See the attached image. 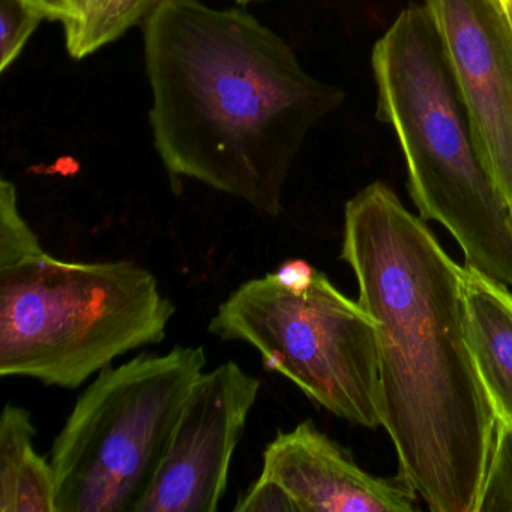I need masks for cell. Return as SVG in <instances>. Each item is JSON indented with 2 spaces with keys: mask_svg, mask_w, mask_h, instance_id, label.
<instances>
[{
  "mask_svg": "<svg viewBox=\"0 0 512 512\" xmlns=\"http://www.w3.org/2000/svg\"><path fill=\"white\" fill-rule=\"evenodd\" d=\"M341 259L377 326L382 427L434 512H476L497 413L464 322L463 266L374 182L344 209Z\"/></svg>",
  "mask_w": 512,
  "mask_h": 512,
  "instance_id": "6da1fadb",
  "label": "cell"
},
{
  "mask_svg": "<svg viewBox=\"0 0 512 512\" xmlns=\"http://www.w3.org/2000/svg\"><path fill=\"white\" fill-rule=\"evenodd\" d=\"M155 151L193 179L277 218L308 134L346 94L311 76L292 47L239 8L167 0L145 23Z\"/></svg>",
  "mask_w": 512,
  "mask_h": 512,
  "instance_id": "7a4b0ae2",
  "label": "cell"
},
{
  "mask_svg": "<svg viewBox=\"0 0 512 512\" xmlns=\"http://www.w3.org/2000/svg\"><path fill=\"white\" fill-rule=\"evenodd\" d=\"M377 119L391 125L424 221L442 224L469 268L512 287V212L488 167L442 37L425 5L398 14L371 53Z\"/></svg>",
  "mask_w": 512,
  "mask_h": 512,
  "instance_id": "3957f363",
  "label": "cell"
},
{
  "mask_svg": "<svg viewBox=\"0 0 512 512\" xmlns=\"http://www.w3.org/2000/svg\"><path fill=\"white\" fill-rule=\"evenodd\" d=\"M176 305L131 260L67 262L46 250L0 266V376L76 389L166 338Z\"/></svg>",
  "mask_w": 512,
  "mask_h": 512,
  "instance_id": "277c9868",
  "label": "cell"
},
{
  "mask_svg": "<svg viewBox=\"0 0 512 512\" xmlns=\"http://www.w3.org/2000/svg\"><path fill=\"white\" fill-rule=\"evenodd\" d=\"M206 362L203 347L175 346L100 371L50 449L56 512H137Z\"/></svg>",
  "mask_w": 512,
  "mask_h": 512,
  "instance_id": "5b68a950",
  "label": "cell"
},
{
  "mask_svg": "<svg viewBox=\"0 0 512 512\" xmlns=\"http://www.w3.org/2000/svg\"><path fill=\"white\" fill-rule=\"evenodd\" d=\"M208 331L254 347L266 370L338 418L382 425L376 322L323 272L304 292L287 290L274 272L241 284L218 307Z\"/></svg>",
  "mask_w": 512,
  "mask_h": 512,
  "instance_id": "8992f818",
  "label": "cell"
},
{
  "mask_svg": "<svg viewBox=\"0 0 512 512\" xmlns=\"http://www.w3.org/2000/svg\"><path fill=\"white\" fill-rule=\"evenodd\" d=\"M260 380L236 362L203 371L191 386L169 449L137 512H215Z\"/></svg>",
  "mask_w": 512,
  "mask_h": 512,
  "instance_id": "52a82bcc",
  "label": "cell"
},
{
  "mask_svg": "<svg viewBox=\"0 0 512 512\" xmlns=\"http://www.w3.org/2000/svg\"><path fill=\"white\" fill-rule=\"evenodd\" d=\"M479 148L512 202V25L503 0H425Z\"/></svg>",
  "mask_w": 512,
  "mask_h": 512,
  "instance_id": "ba28073f",
  "label": "cell"
},
{
  "mask_svg": "<svg viewBox=\"0 0 512 512\" xmlns=\"http://www.w3.org/2000/svg\"><path fill=\"white\" fill-rule=\"evenodd\" d=\"M260 476L277 482L296 512H412L418 496L403 475L382 479L362 470L310 419L268 443Z\"/></svg>",
  "mask_w": 512,
  "mask_h": 512,
  "instance_id": "9c48e42d",
  "label": "cell"
},
{
  "mask_svg": "<svg viewBox=\"0 0 512 512\" xmlns=\"http://www.w3.org/2000/svg\"><path fill=\"white\" fill-rule=\"evenodd\" d=\"M464 322L479 376L497 418L512 419V292L463 266Z\"/></svg>",
  "mask_w": 512,
  "mask_h": 512,
  "instance_id": "30bf717a",
  "label": "cell"
},
{
  "mask_svg": "<svg viewBox=\"0 0 512 512\" xmlns=\"http://www.w3.org/2000/svg\"><path fill=\"white\" fill-rule=\"evenodd\" d=\"M35 436L31 412L8 403L0 416V512H56L55 473Z\"/></svg>",
  "mask_w": 512,
  "mask_h": 512,
  "instance_id": "8fae6325",
  "label": "cell"
},
{
  "mask_svg": "<svg viewBox=\"0 0 512 512\" xmlns=\"http://www.w3.org/2000/svg\"><path fill=\"white\" fill-rule=\"evenodd\" d=\"M167 0H71L62 25L71 58L80 61L143 25Z\"/></svg>",
  "mask_w": 512,
  "mask_h": 512,
  "instance_id": "7c38bea8",
  "label": "cell"
},
{
  "mask_svg": "<svg viewBox=\"0 0 512 512\" xmlns=\"http://www.w3.org/2000/svg\"><path fill=\"white\" fill-rule=\"evenodd\" d=\"M476 512H512V419L497 418Z\"/></svg>",
  "mask_w": 512,
  "mask_h": 512,
  "instance_id": "4fadbf2b",
  "label": "cell"
},
{
  "mask_svg": "<svg viewBox=\"0 0 512 512\" xmlns=\"http://www.w3.org/2000/svg\"><path fill=\"white\" fill-rule=\"evenodd\" d=\"M43 250L37 233L26 223L19 208L17 188L8 179L0 182V266L11 265Z\"/></svg>",
  "mask_w": 512,
  "mask_h": 512,
  "instance_id": "5bb4252c",
  "label": "cell"
},
{
  "mask_svg": "<svg viewBox=\"0 0 512 512\" xmlns=\"http://www.w3.org/2000/svg\"><path fill=\"white\" fill-rule=\"evenodd\" d=\"M43 14L26 0H0V71L17 61L29 38L43 22Z\"/></svg>",
  "mask_w": 512,
  "mask_h": 512,
  "instance_id": "9a60e30c",
  "label": "cell"
},
{
  "mask_svg": "<svg viewBox=\"0 0 512 512\" xmlns=\"http://www.w3.org/2000/svg\"><path fill=\"white\" fill-rule=\"evenodd\" d=\"M238 512H296L289 494L271 479L259 476L257 481L239 496L235 505Z\"/></svg>",
  "mask_w": 512,
  "mask_h": 512,
  "instance_id": "2e32d148",
  "label": "cell"
},
{
  "mask_svg": "<svg viewBox=\"0 0 512 512\" xmlns=\"http://www.w3.org/2000/svg\"><path fill=\"white\" fill-rule=\"evenodd\" d=\"M317 269H314L307 260L289 259L278 266L274 272L275 278L281 286L292 292H304L310 287L316 277Z\"/></svg>",
  "mask_w": 512,
  "mask_h": 512,
  "instance_id": "e0dca14e",
  "label": "cell"
},
{
  "mask_svg": "<svg viewBox=\"0 0 512 512\" xmlns=\"http://www.w3.org/2000/svg\"><path fill=\"white\" fill-rule=\"evenodd\" d=\"M32 7L37 8L44 19L50 22H62L70 16L71 0H26Z\"/></svg>",
  "mask_w": 512,
  "mask_h": 512,
  "instance_id": "ac0fdd59",
  "label": "cell"
},
{
  "mask_svg": "<svg viewBox=\"0 0 512 512\" xmlns=\"http://www.w3.org/2000/svg\"><path fill=\"white\" fill-rule=\"evenodd\" d=\"M503 4H505L506 13H508L509 20H511L512 25V0H503Z\"/></svg>",
  "mask_w": 512,
  "mask_h": 512,
  "instance_id": "d6986e66",
  "label": "cell"
},
{
  "mask_svg": "<svg viewBox=\"0 0 512 512\" xmlns=\"http://www.w3.org/2000/svg\"><path fill=\"white\" fill-rule=\"evenodd\" d=\"M236 2L241 5H248L254 4V2H266V0H236Z\"/></svg>",
  "mask_w": 512,
  "mask_h": 512,
  "instance_id": "ffe728a7",
  "label": "cell"
},
{
  "mask_svg": "<svg viewBox=\"0 0 512 512\" xmlns=\"http://www.w3.org/2000/svg\"><path fill=\"white\" fill-rule=\"evenodd\" d=\"M511 212H512V202H511Z\"/></svg>",
  "mask_w": 512,
  "mask_h": 512,
  "instance_id": "44dd1931",
  "label": "cell"
}]
</instances>
